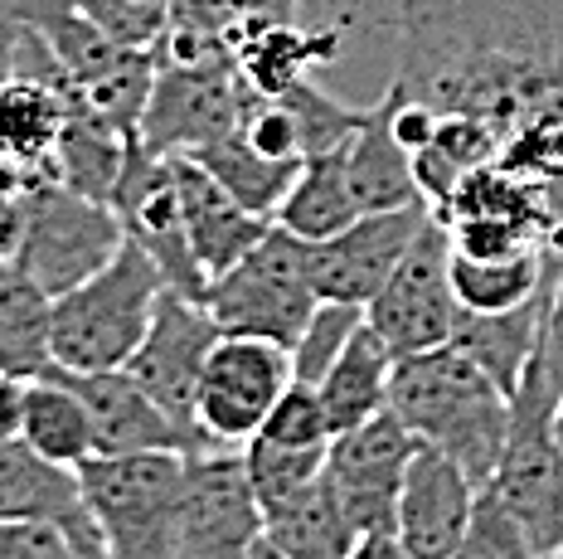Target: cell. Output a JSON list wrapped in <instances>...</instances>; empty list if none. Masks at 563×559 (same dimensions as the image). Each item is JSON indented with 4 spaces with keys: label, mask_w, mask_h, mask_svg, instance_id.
I'll return each mask as SVG.
<instances>
[{
    "label": "cell",
    "mask_w": 563,
    "mask_h": 559,
    "mask_svg": "<svg viewBox=\"0 0 563 559\" xmlns=\"http://www.w3.org/2000/svg\"><path fill=\"white\" fill-rule=\"evenodd\" d=\"M190 156L219 185H224V190L243 209H253V215H263V219H277L282 200L291 195V185H297V171H301L297 156H267V151H257L249 136H239V132L219 136V142L199 146V151H190Z\"/></svg>",
    "instance_id": "29"
},
{
    "label": "cell",
    "mask_w": 563,
    "mask_h": 559,
    "mask_svg": "<svg viewBox=\"0 0 563 559\" xmlns=\"http://www.w3.org/2000/svg\"><path fill=\"white\" fill-rule=\"evenodd\" d=\"M554 267L559 259L544 249L510 253V259H466L452 249V293L466 311H506L539 297Z\"/></svg>",
    "instance_id": "30"
},
{
    "label": "cell",
    "mask_w": 563,
    "mask_h": 559,
    "mask_svg": "<svg viewBox=\"0 0 563 559\" xmlns=\"http://www.w3.org/2000/svg\"><path fill=\"white\" fill-rule=\"evenodd\" d=\"M539 351H544L549 365L563 375V267L554 277V297H549V317H544V336H539Z\"/></svg>",
    "instance_id": "37"
},
{
    "label": "cell",
    "mask_w": 563,
    "mask_h": 559,
    "mask_svg": "<svg viewBox=\"0 0 563 559\" xmlns=\"http://www.w3.org/2000/svg\"><path fill=\"white\" fill-rule=\"evenodd\" d=\"M126 243V229L108 200L68 190L54 176H34L25 195V249L20 267L44 287L49 297L78 287L98 267L117 259Z\"/></svg>",
    "instance_id": "8"
},
{
    "label": "cell",
    "mask_w": 563,
    "mask_h": 559,
    "mask_svg": "<svg viewBox=\"0 0 563 559\" xmlns=\"http://www.w3.org/2000/svg\"><path fill=\"white\" fill-rule=\"evenodd\" d=\"M190 476V452H122V458H92L78 468L88 520L102 535L112 559H175L180 535V501Z\"/></svg>",
    "instance_id": "4"
},
{
    "label": "cell",
    "mask_w": 563,
    "mask_h": 559,
    "mask_svg": "<svg viewBox=\"0 0 563 559\" xmlns=\"http://www.w3.org/2000/svg\"><path fill=\"white\" fill-rule=\"evenodd\" d=\"M413 452H418V438L408 434V424L394 409L374 414L369 424L331 438L325 476H331L340 506H345L350 526L360 530V540L398 530V496H404V476H408Z\"/></svg>",
    "instance_id": "14"
},
{
    "label": "cell",
    "mask_w": 563,
    "mask_h": 559,
    "mask_svg": "<svg viewBox=\"0 0 563 559\" xmlns=\"http://www.w3.org/2000/svg\"><path fill=\"white\" fill-rule=\"evenodd\" d=\"M432 205H404V209H374V215H355L345 229L331 239L307 243L311 283L321 302H355L369 307L374 293L389 283V273L404 263L408 243L428 224Z\"/></svg>",
    "instance_id": "16"
},
{
    "label": "cell",
    "mask_w": 563,
    "mask_h": 559,
    "mask_svg": "<svg viewBox=\"0 0 563 559\" xmlns=\"http://www.w3.org/2000/svg\"><path fill=\"white\" fill-rule=\"evenodd\" d=\"M170 166H175V185H180L185 239H190L195 263L205 267V277L229 273V267L273 229V219L243 209L195 156H170Z\"/></svg>",
    "instance_id": "19"
},
{
    "label": "cell",
    "mask_w": 563,
    "mask_h": 559,
    "mask_svg": "<svg viewBox=\"0 0 563 559\" xmlns=\"http://www.w3.org/2000/svg\"><path fill=\"white\" fill-rule=\"evenodd\" d=\"M481 486L466 476L448 452L418 442L398 496V540L413 559H452L466 540Z\"/></svg>",
    "instance_id": "17"
},
{
    "label": "cell",
    "mask_w": 563,
    "mask_h": 559,
    "mask_svg": "<svg viewBox=\"0 0 563 559\" xmlns=\"http://www.w3.org/2000/svg\"><path fill=\"white\" fill-rule=\"evenodd\" d=\"M20 438L30 442L40 458L58 462V468L78 472L98 458V434H92V409L84 394L74 390L58 365L40 370L25 384V418H20Z\"/></svg>",
    "instance_id": "24"
},
{
    "label": "cell",
    "mask_w": 563,
    "mask_h": 559,
    "mask_svg": "<svg viewBox=\"0 0 563 559\" xmlns=\"http://www.w3.org/2000/svg\"><path fill=\"white\" fill-rule=\"evenodd\" d=\"M243 452V468H249V482H253V496L267 506L277 501L297 496L301 486L321 482L325 476V458H331V442L325 448H287V442H267V438H253Z\"/></svg>",
    "instance_id": "31"
},
{
    "label": "cell",
    "mask_w": 563,
    "mask_h": 559,
    "mask_svg": "<svg viewBox=\"0 0 563 559\" xmlns=\"http://www.w3.org/2000/svg\"><path fill=\"white\" fill-rule=\"evenodd\" d=\"M58 375L84 394L92 409V434H98V458H122V452H156V448H180V452H205L185 434L175 418L151 399L126 370H64Z\"/></svg>",
    "instance_id": "18"
},
{
    "label": "cell",
    "mask_w": 563,
    "mask_h": 559,
    "mask_svg": "<svg viewBox=\"0 0 563 559\" xmlns=\"http://www.w3.org/2000/svg\"><path fill=\"white\" fill-rule=\"evenodd\" d=\"M355 559H413V555L404 550L398 535H365V540L355 545Z\"/></svg>",
    "instance_id": "40"
},
{
    "label": "cell",
    "mask_w": 563,
    "mask_h": 559,
    "mask_svg": "<svg viewBox=\"0 0 563 559\" xmlns=\"http://www.w3.org/2000/svg\"><path fill=\"white\" fill-rule=\"evenodd\" d=\"M263 516H267V530H263L267 545H277L287 559H355L360 530L350 526L331 476L301 486L297 496L267 506Z\"/></svg>",
    "instance_id": "26"
},
{
    "label": "cell",
    "mask_w": 563,
    "mask_h": 559,
    "mask_svg": "<svg viewBox=\"0 0 563 559\" xmlns=\"http://www.w3.org/2000/svg\"><path fill=\"white\" fill-rule=\"evenodd\" d=\"M0 520H58L64 530L88 526L78 472L40 458L25 438L0 442Z\"/></svg>",
    "instance_id": "23"
},
{
    "label": "cell",
    "mask_w": 563,
    "mask_h": 559,
    "mask_svg": "<svg viewBox=\"0 0 563 559\" xmlns=\"http://www.w3.org/2000/svg\"><path fill=\"white\" fill-rule=\"evenodd\" d=\"M5 10L49 44V54L92 98V108L108 112L126 136L141 132V112H146L151 84H156L161 68L156 50H136V44L117 40L108 25H98L74 0H5Z\"/></svg>",
    "instance_id": "6"
},
{
    "label": "cell",
    "mask_w": 563,
    "mask_h": 559,
    "mask_svg": "<svg viewBox=\"0 0 563 559\" xmlns=\"http://www.w3.org/2000/svg\"><path fill=\"white\" fill-rule=\"evenodd\" d=\"M5 34H10V10L0 6V40H5Z\"/></svg>",
    "instance_id": "43"
},
{
    "label": "cell",
    "mask_w": 563,
    "mask_h": 559,
    "mask_svg": "<svg viewBox=\"0 0 563 559\" xmlns=\"http://www.w3.org/2000/svg\"><path fill=\"white\" fill-rule=\"evenodd\" d=\"M229 50L239 64L243 84L263 98H282L291 84L311 74L321 59H331L340 50L335 30H297L287 25V15H253L239 20L229 30Z\"/></svg>",
    "instance_id": "20"
},
{
    "label": "cell",
    "mask_w": 563,
    "mask_h": 559,
    "mask_svg": "<svg viewBox=\"0 0 563 559\" xmlns=\"http://www.w3.org/2000/svg\"><path fill=\"white\" fill-rule=\"evenodd\" d=\"M112 209H117V219H122L126 239L141 243V249L161 263L170 287L205 297L209 277H205V267L195 263L190 239H185V209H180V185H175L170 156H161V151H151L141 136H132L122 180H117V190H112Z\"/></svg>",
    "instance_id": "15"
},
{
    "label": "cell",
    "mask_w": 563,
    "mask_h": 559,
    "mask_svg": "<svg viewBox=\"0 0 563 559\" xmlns=\"http://www.w3.org/2000/svg\"><path fill=\"white\" fill-rule=\"evenodd\" d=\"M345 146L350 142L301 156L297 185H291V195L277 209V224L287 234L316 243V239H331L335 229H345L360 215L355 190H350V171H345Z\"/></svg>",
    "instance_id": "28"
},
{
    "label": "cell",
    "mask_w": 563,
    "mask_h": 559,
    "mask_svg": "<svg viewBox=\"0 0 563 559\" xmlns=\"http://www.w3.org/2000/svg\"><path fill=\"white\" fill-rule=\"evenodd\" d=\"M525 559H563V550H539V555H525Z\"/></svg>",
    "instance_id": "44"
},
{
    "label": "cell",
    "mask_w": 563,
    "mask_h": 559,
    "mask_svg": "<svg viewBox=\"0 0 563 559\" xmlns=\"http://www.w3.org/2000/svg\"><path fill=\"white\" fill-rule=\"evenodd\" d=\"M25 249V200L0 209V263H20Z\"/></svg>",
    "instance_id": "38"
},
{
    "label": "cell",
    "mask_w": 563,
    "mask_h": 559,
    "mask_svg": "<svg viewBox=\"0 0 563 559\" xmlns=\"http://www.w3.org/2000/svg\"><path fill=\"white\" fill-rule=\"evenodd\" d=\"M345 171H350V190H355L360 215L374 209H404V205H428L413 176V156L404 151V142L394 136V108L384 92L374 108H365V122L355 127L345 146Z\"/></svg>",
    "instance_id": "22"
},
{
    "label": "cell",
    "mask_w": 563,
    "mask_h": 559,
    "mask_svg": "<svg viewBox=\"0 0 563 559\" xmlns=\"http://www.w3.org/2000/svg\"><path fill=\"white\" fill-rule=\"evenodd\" d=\"M456 311H462V302L452 293V234L438 215H428V224L408 243L389 283L374 293L365 317L394 346V355H413L452 341Z\"/></svg>",
    "instance_id": "11"
},
{
    "label": "cell",
    "mask_w": 563,
    "mask_h": 559,
    "mask_svg": "<svg viewBox=\"0 0 563 559\" xmlns=\"http://www.w3.org/2000/svg\"><path fill=\"white\" fill-rule=\"evenodd\" d=\"M297 380L291 351L267 336H219L195 390V428L209 448H249Z\"/></svg>",
    "instance_id": "10"
},
{
    "label": "cell",
    "mask_w": 563,
    "mask_h": 559,
    "mask_svg": "<svg viewBox=\"0 0 563 559\" xmlns=\"http://www.w3.org/2000/svg\"><path fill=\"white\" fill-rule=\"evenodd\" d=\"M25 384L30 380L0 370V442H15L20 438V418H25Z\"/></svg>",
    "instance_id": "36"
},
{
    "label": "cell",
    "mask_w": 563,
    "mask_h": 559,
    "mask_svg": "<svg viewBox=\"0 0 563 559\" xmlns=\"http://www.w3.org/2000/svg\"><path fill=\"white\" fill-rule=\"evenodd\" d=\"M253 559H287V555H282L277 545H267V535H263V545H257V550H253Z\"/></svg>",
    "instance_id": "41"
},
{
    "label": "cell",
    "mask_w": 563,
    "mask_h": 559,
    "mask_svg": "<svg viewBox=\"0 0 563 559\" xmlns=\"http://www.w3.org/2000/svg\"><path fill=\"white\" fill-rule=\"evenodd\" d=\"M166 273L141 243L126 239L108 267L54 297V365L122 370L146 336Z\"/></svg>",
    "instance_id": "3"
},
{
    "label": "cell",
    "mask_w": 563,
    "mask_h": 559,
    "mask_svg": "<svg viewBox=\"0 0 563 559\" xmlns=\"http://www.w3.org/2000/svg\"><path fill=\"white\" fill-rule=\"evenodd\" d=\"M0 559H84L58 520H0Z\"/></svg>",
    "instance_id": "35"
},
{
    "label": "cell",
    "mask_w": 563,
    "mask_h": 559,
    "mask_svg": "<svg viewBox=\"0 0 563 559\" xmlns=\"http://www.w3.org/2000/svg\"><path fill=\"white\" fill-rule=\"evenodd\" d=\"M54 365V297L20 263H0V370L34 380Z\"/></svg>",
    "instance_id": "27"
},
{
    "label": "cell",
    "mask_w": 563,
    "mask_h": 559,
    "mask_svg": "<svg viewBox=\"0 0 563 559\" xmlns=\"http://www.w3.org/2000/svg\"><path fill=\"white\" fill-rule=\"evenodd\" d=\"M563 394V375L544 351L525 365L520 390L510 394V438L490 492L506 501L520 520L530 550H563V442L554 434V409Z\"/></svg>",
    "instance_id": "5"
},
{
    "label": "cell",
    "mask_w": 563,
    "mask_h": 559,
    "mask_svg": "<svg viewBox=\"0 0 563 559\" xmlns=\"http://www.w3.org/2000/svg\"><path fill=\"white\" fill-rule=\"evenodd\" d=\"M554 434H559V442H563V394H559V409H554Z\"/></svg>",
    "instance_id": "42"
},
{
    "label": "cell",
    "mask_w": 563,
    "mask_h": 559,
    "mask_svg": "<svg viewBox=\"0 0 563 559\" xmlns=\"http://www.w3.org/2000/svg\"><path fill=\"white\" fill-rule=\"evenodd\" d=\"M563 267V263H559ZM559 267L549 273V283L539 287V297L520 302V307H506V311H456V326H452V341L466 360H476L490 380L500 384L506 394L520 390L525 380V365L534 360L539 351V336H544V317H549V297H554V277Z\"/></svg>",
    "instance_id": "21"
},
{
    "label": "cell",
    "mask_w": 563,
    "mask_h": 559,
    "mask_svg": "<svg viewBox=\"0 0 563 559\" xmlns=\"http://www.w3.org/2000/svg\"><path fill=\"white\" fill-rule=\"evenodd\" d=\"M389 409L418 442L448 452L476 486H490L510 438V394L476 360H466L456 346L398 355L389 375Z\"/></svg>",
    "instance_id": "2"
},
{
    "label": "cell",
    "mask_w": 563,
    "mask_h": 559,
    "mask_svg": "<svg viewBox=\"0 0 563 559\" xmlns=\"http://www.w3.org/2000/svg\"><path fill=\"white\" fill-rule=\"evenodd\" d=\"M263 530L267 516L263 501L253 496L243 452L239 448L190 452L175 559H253V550L263 545Z\"/></svg>",
    "instance_id": "12"
},
{
    "label": "cell",
    "mask_w": 563,
    "mask_h": 559,
    "mask_svg": "<svg viewBox=\"0 0 563 559\" xmlns=\"http://www.w3.org/2000/svg\"><path fill=\"white\" fill-rule=\"evenodd\" d=\"M257 438L287 442V448H325L335 434H331V418H325L321 390L291 380L287 394H282V399L273 404V414H267V424L257 428Z\"/></svg>",
    "instance_id": "33"
},
{
    "label": "cell",
    "mask_w": 563,
    "mask_h": 559,
    "mask_svg": "<svg viewBox=\"0 0 563 559\" xmlns=\"http://www.w3.org/2000/svg\"><path fill=\"white\" fill-rule=\"evenodd\" d=\"M239 112H243V74L233 64V50L161 54L136 136L161 156H190V151L239 132Z\"/></svg>",
    "instance_id": "9"
},
{
    "label": "cell",
    "mask_w": 563,
    "mask_h": 559,
    "mask_svg": "<svg viewBox=\"0 0 563 559\" xmlns=\"http://www.w3.org/2000/svg\"><path fill=\"white\" fill-rule=\"evenodd\" d=\"M30 180H34L30 171L20 166V161H10L5 151H0V209L25 200V195H30Z\"/></svg>",
    "instance_id": "39"
},
{
    "label": "cell",
    "mask_w": 563,
    "mask_h": 559,
    "mask_svg": "<svg viewBox=\"0 0 563 559\" xmlns=\"http://www.w3.org/2000/svg\"><path fill=\"white\" fill-rule=\"evenodd\" d=\"M394 346L384 341L369 326V317L360 321V331L345 341V351L325 380L316 384L325 404V418H331V434H350V428L369 424L374 414L389 409V375H394Z\"/></svg>",
    "instance_id": "25"
},
{
    "label": "cell",
    "mask_w": 563,
    "mask_h": 559,
    "mask_svg": "<svg viewBox=\"0 0 563 559\" xmlns=\"http://www.w3.org/2000/svg\"><path fill=\"white\" fill-rule=\"evenodd\" d=\"M205 307L224 336H267L291 351L301 326L321 307L307 263V239L287 234L273 219V229L229 273L209 277Z\"/></svg>",
    "instance_id": "7"
},
{
    "label": "cell",
    "mask_w": 563,
    "mask_h": 559,
    "mask_svg": "<svg viewBox=\"0 0 563 559\" xmlns=\"http://www.w3.org/2000/svg\"><path fill=\"white\" fill-rule=\"evenodd\" d=\"M398 84L438 112L413 156L422 200L476 166L510 171L549 205L563 263V0H404Z\"/></svg>",
    "instance_id": "1"
},
{
    "label": "cell",
    "mask_w": 563,
    "mask_h": 559,
    "mask_svg": "<svg viewBox=\"0 0 563 559\" xmlns=\"http://www.w3.org/2000/svg\"><path fill=\"white\" fill-rule=\"evenodd\" d=\"M219 336L224 331H219V321L209 317L205 297L166 287L156 302V317H151L146 336H141V346L122 365L205 452H209V442L199 438V428H195V390H199L205 360L214 351Z\"/></svg>",
    "instance_id": "13"
},
{
    "label": "cell",
    "mask_w": 563,
    "mask_h": 559,
    "mask_svg": "<svg viewBox=\"0 0 563 559\" xmlns=\"http://www.w3.org/2000/svg\"><path fill=\"white\" fill-rule=\"evenodd\" d=\"M525 555H534V550H530V540H525L520 520L510 516L506 501L490 492V486H481L466 540L452 559H525Z\"/></svg>",
    "instance_id": "34"
},
{
    "label": "cell",
    "mask_w": 563,
    "mask_h": 559,
    "mask_svg": "<svg viewBox=\"0 0 563 559\" xmlns=\"http://www.w3.org/2000/svg\"><path fill=\"white\" fill-rule=\"evenodd\" d=\"M360 321H365V307H355V302H321V307L311 311V321L301 326L297 346H291V370H297V380L321 384L325 370L345 351V341L360 331Z\"/></svg>",
    "instance_id": "32"
}]
</instances>
